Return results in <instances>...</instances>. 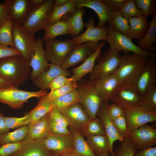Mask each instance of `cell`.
I'll return each mask as SVG.
<instances>
[{
  "label": "cell",
  "instance_id": "681fc988",
  "mask_svg": "<svg viewBox=\"0 0 156 156\" xmlns=\"http://www.w3.org/2000/svg\"><path fill=\"white\" fill-rule=\"evenodd\" d=\"M51 121L66 127L68 126V124L61 112L58 109L53 108L49 113Z\"/></svg>",
  "mask_w": 156,
  "mask_h": 156
},
{
  "label": "cell",
  "instance_id": "30bf717a",
  "mask_svg": "<svg viewBox=\"0 0 156 156\" xmlns=\"http://www.w3.org/2000/svg\"><path fill=\"white\" fill-rule=\"evenodd\" d=\"M99 42H88L83 44L75 45L68 54L61 66L64 69L83 62L99 48Z\"/></svg>",
  "mask_w": 156,
  "mask_h": 156
},
{
  "label": "cell",
  "instance_id": "11a10c76",
  "mask_svg": "<svg viewBox=\"0 0 156 156\" xmlns=\"http://www.w3.org/2000/svg\"><path fill=\"white\" fill-rule=\"evenodd\" d=\"M127 0H103L105 3L113 11L119 10Z\"/></svg>",
  "mask_w": 156,
  "mask_h": 156
},
{
  "label": "cell",
  "instance_id": "3957f363",
  "mask_svg": "<svg viewBox=\"0 0 156 156\" xmlns=\"http://www.w3.org/2000/svg\"><path fill=\"white\" fill-rule=\"evenodd\" d=\"M76 89L79 102L90 120L96 118L97 112L103 101L96 92L94 83L89 79H82L77 83Z\"/></svg>",
  "mask_w": 156,
  "mask_h": 156
},
{
  "label": "cell",
  "instance_id": "52a82bcc",
  "mask_svg": "<svg viewBox=\"0 0 156 156\" xmlns=\"http://www.w3.org/2000/svg\"><path fill=\"white\" fill-rule=\"evenodd\" d=\"M109 31L106 41L110 48L119 52H131L137 55L148 58L155 59L156 54L154 52L145 51L134 44L131 40L126 35L120 34L108 25Z\"/></svg>",
  "mask_w": 156,
  "mask_h": 156
},
{
  "label": "cell",
  "instance_id": "60d3db41",
  "mask_svg": "<svg viewBox=\"0 0 156 156\" xmlns=\"http://www.w3.org/2000/svg\"><path fill=\"white\" fill-rule=\"evenodd\" d=\"M140 107L147 112L156 114V87L142 97Z\"/></svg>",
  "mask_w": 156,
  "mask_h": 156
},
{
  "label": "cell",
  "instance_id": "ab89813d",
  "mask_svg": "<svg viewBox=\"0 0 156 156\" xmlns=\"http://www.w3.org/2000/svg\"><path fill=\"white\" fill-rule=\"evenodd\" d=\"M137 151L134 143L129 138L126 137L113 151V154L114 156H133Z\"/></svg>",
  "mask_w": 156,
  "mask_h": 156
},
{
  "label": "cell",
  "instance_id": "83f0119b",
  "mask_svg": "<svg viewBox=\"0 0 156 156\" xmlns=\"http://www.w3.org/2000/svg\"><path fill=\"white\" fill-rule=\"evenodd\" d=\"M85 13L84 7L79 8L77 9L75 12L69 14L63 19L68 24L70 31V34L72 36L77 37L83 30L84 24L82 18Z\"/></svg>",
  "mask_w": 156,
  "mask_h": 156
},
{
  "label": "cell",
  "instance_id": "4fadbf2b",
  "mask_svg": "<svg viewBox=\"0 0 156 156\" xmlns=\"http://www.w3.org/2000/svg\"><path fill=\"white\" fill-rule=\"evenodd\" d=\"M127 137L134 143L137 150L149 148L156 144V129L145 124L128 132Z\"/></svg>",
  "mask_w": 156,
  "mask_h": 156
},
{
  "label": "cell",
  "instance_id": "e0dca14e",
  "mask_svg": "<svg viewBox=\"0 0 156 156\" xmlns=\"http://www.w3.org/2000/svg\"><path fill=\"white\" fill-rule=\"evenodd\" d=\"M94 23V20L92 17H90L88 21L85 23L86 31L80 35L72 39L75 45L88 42H97L101 40L106 41L109 31L108 27H95Z\"/></svg>",
  "mask_w": 156,
  "mask_h": 156
},
{
  "label": "cell",
  "instance_id": "7402d4cb",
  "mask_svg": "<svg viewBox=\"0 0 156 156\" xmlns=\"http://www.w3.org/2000/svg\"><path fill=\"white\" fill-rule=\"evenodd\" d=\"M13 20L22 25L33 7L31 0H6Z\"/></svg>",
  "mask_w": 156,
  "mask_h": 156
},
{
  "label": "cell",
  "instance_id": "6da1fadb",
  "mask_svg": "<svg viewBox=\"0 0 156 156\" xmlns=\"http://www.w3.org/2000/svg\"><path fill=\"white\" fill-rule=\"evenodd\" d=\"M29 63L21 54L0 59V76L13 86L24 84L30 76Z\"/></svg>",
  "mask_w": 156,
  "mask_h": 156
},
{
  "label": "cell",
  "instance_id": "ba28073f",
  "mask_svg": "<svg viewBox=\"0 0 156 156\" xmlns=\"http://www.w3.org/2000/svg\"><path fill=\"white\" fill-rule=\"evenodd\" d=\"M12 36L15 49L29 63L34 53L36 39L13 20Z\"/></svg>",
  "mask_w": 156,
  "mask_h": 156
},
{
  "label": "cell",
  "instance_id": "b9f144b4",
  "mask_svg": "<svg viewBox=\"0 0 156 156\" xmlns=\"http://www.w3.org/2000/svg\"><path fill=\"white\" fill-rule=\"evenodd\" d=\"M119 11L127 19L142 16V12L136 7L134 0H127Z\"/></svg>",
  "mask_w": 156,
  "mask_h": 156
},
{
  "label": "cell",
  "instance_id": "c3c4849f",
  "mask_svg": "<svg viewBox=\"0 0 156 156\" xmlns=\"http://www.w3.org/2000/svg\"><path fill=\"white\" fill-rule=\"evenodd\" d=\"M23 140L1 146L0 147V156H9L18 151L22 146Z\"/></svg>",
  "mask_w": 156,
  "mask_h": 156
},
{
  "label": "cell",
  "instance_id": "d590c367",
  "mask_svg": "<svg viewBox=\"0 0 156 156\" xmlns=\"http://www.w3.org/2000/svg\"><path fill=\"white\" fill-rule=\"evenodd\" d=\"M79 102L77 91L75 89L57 97L51 103L53 108L61 111Z\"/></svg>",
  "mask_w": 156,
  "mask_h": 156
},
{
  "label": "cell",
  "instance_id": "bcb514c9",
  "mask_svg": "<svg viewBox=\"0 0 156 156\" xmlns=\"http://www.w3.org/2000/svg\"><path fill=\"white\" fill-rule=\"evenodd\" d=\"M113 125L119 135L123 139L127 137L129 132L126 119L124 114L112 120Z\"/></svg>",
  "mask_w": 156,
  "mask_h": 156
},
{
  "label": "cell",
  "instance_id": "db71d44e",
  "mask_svg": "<svg viewBox=\"0 0 156 156\" xmlns=\"http://www.w3.org/2000/svg\"><path fill=\"white\" fill-rule=\"evenodd\" d=\"M51 131L52 133L59 135L71 134H72L67 127H62L51 121Z\"/></svg>",
  "mask_w": 156,
  "mask_h": 156
},
{
  "label": "cell",
  "instance_id": "5bb4252c",
  "mask_svg": "<svg viewBox=\"0 0 156 156\" xmlns=\"http://www.w3.org/2000/svg\"><path fill=\"white\" fill-rule=\"evenodd\" d=\"M156 87V61L149 58L137 82L135 88L143 97Z\"/></svg>",
  "mask_w": 156,
  "mask_h": 156
},
{
  "label": "cell",
  "instance_id": "f1b7e54d",
  "mask_svg": "<svg viewBox=\"0 0 156 156\" xmlns=\"http://www.w3.org/2000/svg\"><path fill=\"white\" fill-rule=\"evenodd\" d=\"M44 41L54 39L56 37L62 35L70 34V31L67 21L64 19L60 20L51 25H47L44 29Z\"/></svg>",
  "mask_w": 156,
  "mask_h": 156
},
{
  "label": "cell",
  "instance_id": "f5cc1de1",
  "mask_svg": "<svg viewBox=\"0 0 156 156\" xmlns=\"http://www.w3.org/2000/svg\"><path fill=\"white\" fill-rule=\"evenodd\" d=\"M10 18L12 17L7 4L4 2L0 3V26Z\"/></svg>",
  "mask_w": 156,
  "mask_h": 156
},
{
  "label": "cell",
  "instance_id": "94428289",
  "mask_svg": "<svg viewBox=\"0 0 156 156\" xmlns=\"http://www.w3.org/2000/svg\"><path fill=\"white\" fill-rule=\"evenodd\" d=\"M33 7L38 6L42 4L45 1L44 0H31Z\"/></svg>",
  "mask_w": 156,
  "mask_h": 156
},
{
  "label": "cell",
  "instance_id": "1f68e13d",
  "mask_svg": "<svg viewBox=\"0 0 156 156\" xmlns=\"http://www.w3.org/2000/svg\"><path fill=\"white\" fill-rule=\"evenodd\" d=\"M53 108L51 103L47 99L46 95L40 98L37 106L28 113L31 119L30 124L28 126L34 125Z\"/></svg>",
  "mask_w": 156,
  "mask_h": 156
},
{
  "label": "cell",
  "instance_id": "9f6ffc18",
  "mask_svg": "<svg viewBox=\"0 0 156 156\" xmlns=\"http://www.w3.org/2000/svg\"><path fill=\"white\" fill-rule=\"evenodd\" d=\"M133 156H156V147H151L137 151Z\"/></svg>",
  "mask_w": 156,
  "mask_h": 156
},
{
  "label": "cell",
  "instance_id": "7bdbcfd3",
  "mask_svg": "<svg viewBox=\"0 0 156 156\" xmlns=\"http://www.w3.org/2000/svg\"><path fill=\"white\" fill-rule=\"evenodd\" d=\"M136 7L142 12V16L147 18L150 15L156 13V0H135Z\"/></svg>",
  "mask_w": 156,
  "mask_h": 156
},
{
  "label": "cell",
  "instance_id": "8fae6325",
  "mask_svg": "<svg viewBox=\"0 0 156 156\" xmlns=\"http://www.w3.org/2000/svg\"><path fill=\"white\" fill-rule=\"evenodd\" d=\"M121 107L126 119L129 132L147 123L156 121V114L147 112L140 106Z\"/></svg>",
  "mask_w": 156,
  "mask_h": 156
},
{
  "label": "cell",
  "instance_id": "e7e4bbea",
  "mask_svg": "<svg viewBox=\"0 0 156 156\" xmlns=\"http://www.w3.org/2000/svg\"><path fill=\"white\" fill-rule=\"evenodd\" d=\"M73 156H83L80 155L79 154H77L74 152V153Z\"/></svg>",
  "mask_w": 156,
  "mask_h": 156
},
{
  "label": "cell",
  "instance_id": "6f0895ef",
  "mask_svg": "<svg viewBox=\"0 0 156 156\" xmlns=\"http://www.w3.org/2000/svg\"><path fill=\"white\" fill-rule=\"evenodd\" d=\"M5 116L0 112V135L9 132L5 125Z\"/></svg>",
  "mask_w": 156,
  "mask_h": 156
},
{
  "label": "cell",
  "instance_id": "8992f818",
  "mask_svg": "<svg viewBox=\"0 0 156 156\" xmlns=\"http://www.w3.org/2000/svg\"><path fill=\"white\" fill-rule=\"evenodd\" d=\"M48 94L46 90L28 91L21 90L17 87L11 85L0 88V102L8 105L12 109H18L22 108L30 98H40Z\"/></svg>",
  "mask_w": 156,
  "mask_h": 156
},
{
  "label": "cell",
  "instance_id": "8d00e7d4",
  "mask_svg": "<svg viewBox=\"0 0 156 156\" xmlns=\"http://www.w3.org/2000/svg\"><path fill=\"white\" fill-rule=\"evenodd\" d=\"M108 25L117 32L125 35L129 28L128 19L125 18L119 10L114 12Z\"/></svg>",
  "mask_w": 156,
  "mask_h": 156
},
{
  "label": "cell",
  "instance_id": "74e56055",
  "mask_svg": "<svg viewBox=\"0 0 156 156\" xmlns=\"http://www.w3.org/2000/svg\"><path fill=\"white\" fill-rule=\"evenodd\" d=\"M80 133L86 137L106 134L102 121L99 118H96L90 120Z\"/></svg>",
  "mask_w": 156,
  "mask_h": 156
},
{
  "label": "cell",
  "instance_id": "44dd1931",
  "mask_svg": "<svg viewBox=\"0 0 156 156\" xmlns=\"http://www.w3.org/2000/svg\"><path fill=\"white\" fill-rule=\"evenodd\" d=\"M93 83L103 101L107 104L113 93L120 85L119 80L115 73L105 76Z\"/></svg>",
  "mask_w": 156,
  "mask_h": 156
},
{
  "label": "cell",
  "instance_id": "f6af8a7d",
  "mask_svg": "<svg viewBox=\"0 0 156 156\" xmlns=\"http://www.w3.org/2000/svg\"><path fill=\"white\" fill-rule=\"evenodd\" d=\"M77 82L72 81L67 85L62 87L46 95L47 100L51 103L57 97L72 92L76 89Z\"/></svg>",
  "mask_w": 156,
  "mask_h": 156
},
{
  "label": "cell",
  "instance_id": "d6a6232c",
  "mask_svg": "<svg viewBox=\"0 0 156 156\" xmlns=\"http://www.w3.org/2000/svg\"><path fill=\"white\" fill-rule=\"evenodd\" d=\"M77 9L75 0H68L66 3L60 6L53 5L49 19L48 25H52L59 21L66 14L74 13Z\"/></svg>",
  "mask_w": 156,
  "mask_h": 156
},
{
  "label": "cell",
  "instance_id": "6125c7cd",
  "mask_svg": "<svg viewBox=\"0 0 156 156\" xmlns=\"http://www.w3.org/2000/svg\"><path fill=\"white\" fill-rule=\"evenodd\" d=\"M74 153V151L68 152L62 154L61 156H73Z\"/></svg>",
  "mask_w": 156,
  "mask_h": 156
},
{
  "label": "cell",
  "instance_id": "2e32d148",
  "mask_svg": "<svg viewBox=\"0 0 156 156\" xmlns=\"http://www.w3.org/2000/svg\"><path fill=\"white\" fill-rule=\"evenodd\" d=\"M46 148L44 139L31 140L27 138L23 140L22 146L18 151L9 156H61Z\"/></svg>",
  "mask_w": 156,
  "mask_h": 156
},
{
  "label": "cell",
  "instance_id": "ee69618b",
  "mask_svg": "<svg viewBox=\"0 0 156 156\" xmlns=\"http://www.w3.org/2000/svg\"><path fill=\"white\" fill-rule=\"evenodd\" d=\"M4 118L6 126L9 130L29 125L30 124L31 120V116L28 113L21 118L5 117Z\"/></svg>",
  "mask_w": 156,
  "mask_h": 156
},
{
  "label": "cell",
  "instance_id": "4316f807",
  "mask_svg": "<svg viewBox=\"0 0 156 156\" xmlns=\"http://www.w3.org/2000/svg\"><path fill=\"white\" fill-rule=\"evenodd\" d=\"M129 28L126 35L131 40H141L145 35L149 27V23L146 18L142 16L138 17H131L128 19Z\"/></svg>",
  "mask_w": 156,
  "mask_h": 156
},
{
  "label": "cell",
  "instance_id": "836d02e7",
  "mask_svg": "<svg viewBox=\"0 0 156 156\" xmlns=\"http://www.w3.org/2000/svg\"><path fill=\"white\" fill-rule=\"evenodd\" d=\"M149 23L148 31L137 44L138 47L145 51H148L149 48L156 42V13L153 14V19Z\"/></svg>",
  "mask_w": 156,
  "mask_h": 156
},
{
  "label": "cell",
  "instance_id": "277c9868",
  "mask_svg": "<svg viewBox=\"0 0 156 156\" xmlns=\"http://www.w3.org/2000/svg\"><path fill=\"white\" fill-rule=\"evenodd\" d=\"M54 0H46L40 5L33 7L22 26L31 35L44 29L48 25Z\"/></svg>",
  "mask_w": 156,
  "mask_h": 156
},
{
  "label": "cell",
  "instance_id": "d6986e66",
  "mask_svg": "<svg viewBox=\"0 0 156 156\" xmlns=\"http://www.w3.org/2000/svg\"><path fill=\"white\" fill-rule=\"evenodd\" d=\"M47 148L62 155L66 152L74 151V142L72 134L59 135L51 133L44 139Z\"/></svg>",
  "mask_w": 156,
  "mask_h": 156
},
{
  "label": "cell",
  "instance_id": "9a60e30c",
  "mask_svg": "<svg viewBox=\"0 0 156 156\" xmlns=\"http://www.w3.org/2000/svg\"><path fill=\"white\" fill-rule=\"evenodd\" d=\"M60 112L68 126L80 133L90 120L83 106L79 102Z\"/></svg>",
  "mask_w": 156,
  "mask_h": 156
},
{
  "label": "cell",
  "instance_id": "4dcf8cb0",
  "mask_svg": "<svg viewBox=\"0 0 156 156\" xmlns=\"http://www.w3.org/2000/svg\"><path fill=\"white\" fill-rule=\"evenodd\" d=\"M68 129L73 136L75 153L83 156H97L79 132L69 126Z\"/></svg>",
  "mask_w": 156,
  "mask_h": 156
},
{
  "label": "cell",
  "instance_id": "603a6c76",
  "mask_svg": "<svg viewBox=\"0 0 156 156\" xmlns=\"http://www.w3.org/2000/svg\"><path fill=\"white\" fill-rule=\"evenodd\" d=\"M108 104L103 102L97 112V115L102 121L104 126L106 134L110 142L111 151V156H114L113 154V145L114 142L116 140L120 142L123 139L118 134L110 118L107 109Z\"/></svg>",
  "mask_w": 156,
  "mask_h": 156
},
{
  "label": "cell",
  "instance_id": "d4e9b609",
  "mask_svg": "<svg viewBox=\"0 0 156 156\" xmlns=\"http://www.w3.org/2000/svg\"><path fill=\"white\" fill-rule=\"evenodd\" d=\"M51 133V120L48 113L34 125L29 126L27 138L45 139Z\"/></svg>",
  "mask_w": 156,
  "mask_h": 156
},
{
  "label": "cell",
  "instance_id": "e575fe53",
  "mask_svg": "<svg viewBox=\"0 0 156 156\" xmlns=\"http://www.w3.org/2000/svg\"><path fill=\"white\" fill-rule=\"evenodd\" d=\"M28 125L22 127L12 132L0 135V145L22 141L27 138Z\"/></svg>",
  "mask_w": 156,
  "mask_h": 156
},
{
  "label": "cell",
  "instance_id": "9c48e42d",
  "mask_svg": "<svg viewBox=\"0 0 156 156\" xmlns=\"http://www.w3.org/2000/svg\"><path fill=\"white\" fill-rule=\"evenodd\" d=\"M45 56L51 64L61 66L75 44L73 40L49 39L45 41Z\"/></svg>",
  "mask_w": 156,
  "mask_h": 156
},
{
  "label": "cell",
  "instance_id": "f546056e",
  "mask_svg": "<svg viewBox=\"0 0 156 156\" xmlns=\"http://www.w3.org/2000/svg\"><path fill=\"white\" fill-rule=\"evenodd\" d=\"M86 138L87 142L96 155L104 153L111 154L110 142L106 134L89 136Z\"/></svg>",
  "mask_w": 156,
  "mask_h": 156
},
{
  "label": "cell",
  "instance_id": "7dc6e473",
  "mask_svg": "<svg viewBox=\"0 0 156 156\" xmlns=\"http://www.w3.org/2000/svg\"><path fill=\"white\" fill-rule=\"evenodd\" d=\"M72 81L73 80L70 77L67 78L62 75H58L49 84V88L51 89L50 92L67 85Z\"/></svg>",
  "mask_w": 156,
  "mask_h": 156
},
{
  "label": "cell",
  "instance_id": "cb8c5ba5",
  "mask_svg": "<svg viewBox=\"0 0 156 156\" xmlns=\"http://www.w3.org/2000/svg\"><path fill=\"white\" fill-rule=\"evenodd\" d=\"M70 75L69 70L64 69L61 66L51 64L49 69L33 80V83L40 90H46L49 89V83L57 76L62 75L67 77Z\"/></svg>",
  "mask_w": 156,
  "mask_h": 156
},
{
  "label": "cell",
  "instance_id": "ac0fdd59",
  "mask_svg": "<svg viewBox=\"0 0 156 156\" xmlns=\"http://www.w3.org/2000/svg\"><path fill=\"white\" fill-rule=\"evenodd\" d=\"M32 70L30 79L33 80L43 72L48 70L50 64L45 54L42 38H38L36 40L34 54L29 62Z\"/></svg>",
  "mask_w": 156,
  "mask_h": 156
},
{
  "label": "cell",
  "instance_id": "ffe728a7",
  "mask_svg": "<svg viewBox=\"0 0 156 156\" xmlns=\"http://www.w3.org/2000/svg\"><path fill=\"white\" fill-rule=\"evenodd\" d=\"M77 8L85 7L94 11L99 19L96 27L101 28L110 21L114 12L104 2L103 0H75Z\"/></svg>",
  "mask_w": 156,
  "mask_h": 156
},
{
  "label": "cell",
  "instance_id": "5b68a950",
  "mask_svg": "<svg viewBox=\"0 0 156 156\" xmlns=\"http://www.w3.org/2000/svg\"><path fill=\"white\" fill-rule=\"evenodd\" d=\"M121 57L118 51L110 48L106 49L97 58V64L95 65L90 73L89 80L93 83L105 76L115 73L120 65Z\"/></svg>",
  "mask_w": 156,
  "mask_h": 156
},
{
  "label": "cell",
  "instance_id": "680465c9",
  "mask_svg": "<svg viewBox=\"0 0 156 156\" xmlns=\"http://www.w3.org/2000/svg\"><path fill=\"white\" fill-rule=\"evenodd\" d=\"M11 85L9 81L0 76V88H5Z\"/></svg>",
  "mask_w": 156,
  "mask_h": 156
},
{
  "label": "cell",
  "instance_id": "be15d7a7",
  "mask_svg": "<svg viewBox=\"0 0 156 156\" xmlns=\"http://www.w3.org/2000/svg\"><path fill=\"white\" fill-rule=\"evenodd\" d=\"M109 153H104L99 154L97 155V156H109Z\"/></svg>",
  "mask_w": 156,
  "mask_h": 156
},
{
  "label": "cell",
  "instance_id": "f35d334b",
  "mask_svg": "<svg viewBox=\"0 0 156 156\" xmlns=\"http://www.w3.org/2000/svg\"><path fill=\"white\" fill-rule=\"evenodd\" d=\"M12 19L10 18L0 26V45L15 49L12 36Z\"/></svg>",
  "mask_w": 156,
  "mask_h": 156
},
{
  "label": "cell",
  "instance_id": "7a4b0ae2",
  "mask_svg": "<svg viewBox=\"0 0 156 156\" xmlns=\"http://www.w3.org/2000/svg\"><path fill=\"white\" fill-rule=\"evenodd\" d=\"M120 65L115 73L120 85L135 87L138 79L148 58L124 52Z\"/></svg>",
  "mask_w": 156,
  "mask_h": 156
},
{
  "label": "cell",
  "instance_id": "91938a15",
  "mask_svg": "<svg viewBox=\"0 0 156 156\" xmlns=\"http://www.w3.org/2000/svg\"><path fill=\"white\" fill-rule=\"evenodd\" d=\"M68 0H55L54 1V6H60L62 5L68 1Z\"/></svg>",
  "mask_w": 156,
  "mask_h": 156
},
{
  "label": "cell",
  "instance_id": "f907efd6",
  "mask_svg": "<svg viewBox=\"0 0 156 156\" xmlns=\"http://www.w3.org/2000/svg\"><path fill=\"white\" fill-rule=\"evenodd\" d=\"M107 109L109 116L112 120L121 116L123 114L121 107L114 103L107 104Z\"/></svg>",
  "mask_w": 156,
  "mask_h": 156
},
{
  "label": "cell",
  "instance_id": "7c38bea8",
  "mask_svg": "<svg viewBox=\"0 0 156 156\" xmlns=\"http://www.w3.org/2000/svg\"><path fill=\"white\" fill-rule=\"evenodd\" d=\"M142 98L135 87L119 86L109 101L120 107L140 106Z\"/></svg>",
  "mask_w": 156,
  "mask_h": 156
},
{
  "label": "cell",
  "instance_id": "484cf974",
  "mask_svg": "<svg viewBox=\"0 0 156 156\" xmlns=\"http://www.w3.org/2000/svg\"><path fill=\"white\" fill-rule=\"evenodd\" d=\"M106 42L103 40L98 49L87 59L83 64L74 68L72 70V75L70 77L73 82H77L82 79L85 75L91 73L95 66V62L99 55L103 46Z\"/></svg>",
  "mask_w": 156,
  "mask_h": 156
},
{
  "label": "cell",
  "instance_id": "816d5d0a",
  "mask_svg": "<svg viewBox=\"0 0 156 156\" xmlns=\"http://www.w3.org/2000/svg\"><path fill=\"white\" fill-rule=\"evenodd\" d=\"M21 54L17 50L8 46L0 45V59L8 56Z\"/></svg>",
  "mask_w": 156,
  "mask_h": 156
}]
</instances>
